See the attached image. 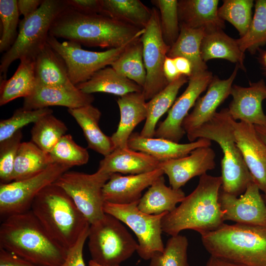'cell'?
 Here are the masks:
<instances>
[{
	"instance_id": "obj_1",
	"label": "cell",
	"mask_w": 266,
	"mask_h": 266,
	"mask_svg": "<svg viewBox=\"0 0 266 266\" xmlns=\"http://www.w3.org/2000/svg\"><path fill=\"white\" fill-rule=\"evenodd\" d=\"M144 31L99 13H84L68 6L56 18L49 34L81 45L112 49L139 39Z\"/></svg>"
},
{
	"instance_id": "obj_2",
	"label": "cell",
	"mask_w": 266,
	"mask_h": 266,
	"mask_svg": "<svg viewBox=\"0 0 266 266\" xmlns=\"http://www.w3.org/2000/svg\"><path fill=\"white\" fill-rule=\"evenodd\" d=\"M0 248L41 266H60L67 253L31 210L5 218L0 226Z\"/></svg>"
},
{
	"instance_id": "obj_3",
	"label": "cell",
	"mask_w": 266,
	"mask_h": 266,
	"mask_svg": "<svg viewBox=\"0 0 266 266\" xmlns=\"http://www.w3.org/2000/svg\"><path fill=\"white\" fill-rule=\"evenodd\" d=\"M221 176L204 174L198 186L180 204L166 213L162 220L163 232L174 236L185 230H194L200 234L214 231L224 223V212L219 197Z\"/></svg>"
},
{
	"instance_id": "obj_4",
	"label": "cell",
	"mask_w": 266,
	"mask_h": 266,
	"mask_svg": "<svg viewBox=\"0 0 266 266\" xmlns=\"http://www.w3.org/2000/svg\"><path fill=\"white\" fill-rule=\"evenodd\" d=\"M31 210L51 237L67 251L90 225L70 197L54 183L38 193Z\"/></svg>"
},
{
	"instance_id": "obj_5",
	"label": "cell",
	"mask_w": 266,
	"mask_h": 266,
	"mask_svg": "<svg viewBox=\"0 0 266 266\" xmlns=\"http://www.w3.org/2000/svg\"><path fill=\"white\" fill-rule=\"evenodd\" d=\"M234 121L228 109L223 108L187 135L190 142L204 138L218 144L224 154L221 161L222 191L238 197L253 179L235 142Z\"/></svg>"
},
{
	"instance_id": "obj_6",
	"label": "cell",
	"mask_w": 266,
	"mask_h": 266,
	"mask_svg": "<svg viewBox=\"0 0 266 266\" xmlns=\"http://www.w3.org/2000/svg\"><path fill=\"white\" fill-rule=\"evenodd\" d=\"M200 235L211 256L243 266H266V226L224 224Z\"/></svg>"
},
{
	"instance_id": "obj_7",
	"label": "cell",
	"mask_w": 266,
	"mask_h": 266,
	"mask_svg": "<svg viewBox=\"0 0 266 266\" xmlns=\"http://www.w3.org/2000/svg\"><path fill=\"white\" fill-rule=\"evenodd\" d=\"M68 6L66 0H43L35 12L20 21L15 42L0 60V80L6 79L9 67L16 60H35L47 44L54 21Z\"/></svg>"
},
{
	"instance_id": "obj_8",
	"label": "cell",
	"mask_w": 266,
	"mask_h": 266,
	"mask_svg": "<svg viewBox=\"0 0 266 266\" xmlns=\"http://www.w3.org/2000/svg\"><path fill=\"white\" fill-rule=\"evenodd\" d=\"M88 239L91 260L103 266H119L138 248V243L123 223L106 213L90 224Z\"/></svg>"
},
{
	"instance_id": "obj_9",
	"label": "cell",
	"mask_w": 266,
	"mask_h": 266,
	"mask_svg": "<svg viewBox=\"0 0 266 266\" xmlns=\"http://www.w3.org/2000/svg\"><path fill=\"white\" fill-rule=\"evenodd\" d=\"M139 201L130 204H118L104 202L103 211L128 226L138 240L136 252L144 260L163 253L165 246L162 238V220L168 212L158 215L146 214L137 207Z\"/></svg>"
},
{
	"instance_id": "obj_10",
	"label": "cell",
	"mask_w": 266,
	"mask_h": 266,
	"mask_svg": "<svg viewBox=\"0 0 266 266\" xmlns=\"http://www.w3.org/2000/svg\"><path fill=\"white\" fill-rule=\"evenodd\" d=\"M111 174L99 169L93 174L67 171L54 183L66 192L92 224L105 214L102 189Z\"/></svg>"
},
{
	"instance_id": "obj_11",
	"label": "cell",
	"mask_w": 266,
	"mask_h": 266,
	"mask_svg": "<svg viewBox=\"0 0 266 266\" xmlns=\"http://www.w3.org/2000/svg\"><path fill=\"white\" fill-rule=\"evenodd\" d=\"M47 43L64 60L69 79L75 86L87 81L95 72L111 65L130 44L104 51H91L73 41L61 42L50 34Z\"/></svg>"
},
{
	"instance_id": "obj_12",
	"label": "cell",
	"mask_w": 266,
	"mask_h": 266,
	"mask_svg": "<svg viewBox=\"0 0 266 266\" xmlns=\"http://www.w3.org/2000/svg\"><path fill=\"white\" fill-rule=\"evenodd\" d=\"M69 168L58 164H52L34 176L0 184V216L6 218L31 210L32 203L38 193L54 183Z\"/></svg>"
},
{
	"instance_id": "obj_13",
	"label": "cell",
	"mask_w": 266,
	"mask_h": 266,
	"mask_svg": "<svg viewBox=\"0 0 266 266\" xmlns=\"http://www.w3.org/2000/svg\"><path fill=\"white\" fill-rule=\"evenodd\" d=\"M140 40L143 44V59L146 78L142 93L146 100H151L169 83L163 71V66L170 48L165 42L161 31L159 11L152 9V16Z\"/></svg>"
},
{
	"instance_id": "obj_14",
	"label": "cell",
	"mask_w": 266,
	"mask_h": 266,
	"mask_svg": "<svg viewBox=\"0 0 266 266\" xmlns=\"http://www.w3.org/2000/svg\"><path fill=\"white\" fill-rule=\"evenodd\" d=\"M213 78L212 73L207 70L195 73L189 78L186 90L169 109L167 117L156 130L154 136L178 143L186 133L182 126L184 119Z\"/></svg>"
},
{
	"instance_id": "obj_15",
	"label": "cell",
	"mask_w": 266,
	"mask_h": 266,
	"mask_svg": "<svg viewBox=\"0 0 266 266\" xmlns=\"http://www.w3.org/2000/svg\"><path fill=\"white\" fill-rule=\"evenodd\" d=\"M260 191L253 180L239 197L220 191L219 201L224 212L225 221L266 226V203Z\"/></svg>"
},
{
	"instance_id": "obj_16",
	"label": "cell",
	"mask_w": 266,
	"mask_h": 266,
	"mask_svg": "<svg viewBox=\"0 0 266 266\" xmlns=\"http://www.w3.org/2000/svg\"><path fill=\"white\" fill-rule=\"evenodd\" d=\"M215 153L210 147H201L189 155L177 159L161 162L160 167L169 180L170 187L180 189L192 178L201 176L215 167Z\"/></svg>"
},
{
	"instance_id": "obj_17",
	"label": "cell",
	"mask_w": 266,
	"mask_h": 266,
	"mask_svg": "<svg viewBox=\"0 0 266 266\" xmlns=\"http://www.w3.org/2000/svg\"><path fill=\"white\" fill-rule=\"evenodd\" d=\"M236 143L254 181L266 196V145L253 124L235 121Z\"/></svg>"
},
{
	"instance_id": "obj_18",
	"label": "cell",
	"mask_w": 266,
	"mask_h": 266,
	"mask_svg": "<svg viewBox=\"0 0 266 266\" xmlns=\"http://www.w3.org/2000/svg\"><path fill=\"white\" fill-rule=\"evenodd\" d=\"M231 95L233 100L228 109L234 120L266 127V114L262 108V102L266 99V84L263 79L251 83L248 87L233 85Z\"/></svg>"
},
{
	"instance_id": "obj_19",
	"label": "cell",
	"mask_w": 266,
	"mask_h": 266,
	"mask_svg": "<svg viewBox=\"0 0 266 266\" xmlns=\"http://www.w3.org/2000/svg\"><path fill=\"white\" fill-rule=\"evenodd\" d=\"M239 66L236 65L231 75L226 79L213 77L205 95L199 98L192 111L183 120L182 126L186 133L200 127L211 120L218 106L231 95L233 83Z\"/></svg>"
},
{
	"instance_id": "obj_20",
	"label": "cell",
	"mask_w": 266,
	"mask_h": 266,
	"mask_svg": "<svg viewBox=\"0 0 266 266\" xmlns=\"http://www.w3.org/2000/svg\"><path fill=\"white\" fill-rule=\"evenodd\" d=\"M164 174L160 167L139 174L112 173L102 189L104 202L127 204L139 201L142 191Z\"/></svg>"
},
{
	"instance_id": "obj_21",
	"label": "cell",
	"mask_w": 266,
	"mask_h": 266,
	"mask_svg": "<svg viewBox=\"0 0 266 266\" xmlns=\"http://www.w3.org/2000/svg\"><path fill=\"white\" fill-rule=\"evenodd\" d=\"M211 144V141L204 138L182 144L165 138L143 137L137 133H133L128 141L130 149L146 153L160 162L186 156L197 148Z\"/></svg>"
},
{
	"instance_id": "obj_22",
	"label": "cell",
	"mask_w": 266,
	"mask_h": 266,
	"mask_svg": "<svg viewBox=\"0 0 266 266\" xmlns=\"http://www.w3.org/2000/svg\"><path fill=\"white\" fill-rule=\"evenodd\" d=\"M94 100L92 94L85 93L77 88L69 89L51 86L35 85L30 95L25 98L22 108L36 110L51 106L76 108L91 104Z\"/></svg>"
},
{
	"instance_id": "obj_23",
	"label": "cell",
	"mask_w": 266,
	"mask_h": 266,
	"mask_svg": "<svg viewBox=\"0 0 266 266\" xmlns=\"http://www.w3.org/2000/svg\"><path fill=\"white\" fill-rule=\"evenodd\" d=\"M218 0H180L178 1L180 26L203 29L206 33L222 30L224 21L218 14Z\"/></svg>"
},
{
	"instance_id": "obj_24",
	"label": "cell",
	"mask_w": 266,
	"mask_h": 266,
	"mask_svg": "<svg viewBox=\"0 0 266 266\" xmlns=\"http://www.w3.org/2000/svg\"><path fill=\"white\" fill-rule=\"evenodd\" d=\"M120 119L116 131L111 138L115 149L128 148V141L134 128L147 117V102L142 92L120 97L117 100Z\"/></svg>"
},
{
	"instance_id": "obj_25",
	"label": "cell",
	"mask_w": 266,
	"mask_h": 266,
	"mask_svg": "<svg viewBox=\"0 0 266 266\" xmlns=\"http://www.w3.org/2000/svg\"><path fill=\"white\" fill-rule=\"evenodd\" d=\"M160 163V161L146 153L128 147L118 148L100 161L98 169L110 174H139L159 168Z\"/></svg>"
},
{
	"instance_id": "obj_26",
	"label": "cell",
	"mask_w": 266,
	"mask_h": 266,
	"mask_svg": "<svg viewBox=\"0 0 266 266\" xmlns=\"http://www.w3.org/2000/svg\"><path fill=\"white\" fill-rule=\"evenodd\" d=\"M35 85L75 89L66 64L62 57L47 43L34 60Z\"/></svg>"
},
{
	"instance_id": "obj_27",
	"label": "cell",
	"mask_w": 266,
	"mask_h": 266,
	"mask_svg": "<svg viewBox=\"0 0 266 266\" xmlns=\"http://www.w3.org/2000/svg\"><path fill=\"white\" fill-rule=\"evenodd\" d=\"M67 111L82 129L88 148L104 157L115 149L111 136L105 134L99 127L101 113L98 108L91 104Z\"/></svg>"
},
{
	"instance_id": "obj_28",
	"label": "cell",
	"mask_w": 266,
	"mask_h": 266,
	"mask_svg": "<svg viewBox=\"0 0 266 266\" xmlns=\"http://www.w3.org/2000/svg\"><path fill=\"white\" fill-rule=\"evenodd\" d=\"M82 92L92 94L105 93L120 97L133 92H142L143 88L111 67H104L87 81L77 85Z\"/></svg>"
},
{
	"instance_id": "obj_29",
	"label": "cell",
	"mask_w": 266,
	"mask_h": 266,
	"mask_svg": "<svg viewBox=\"0 0 266 266\" xmlns=\"http://www.w3.org/2000/svg\"><path fill=\"white\" fill-rule=\"evenodd\" d=\"M181 189H174L165 184L163 175L158 178L141 197L137 205L142 212L158 215L173 211L185 197Z\"/></svg>"
},
{
	"instance_id": "obj_30",
	"label": "cell",
	"mask_w": 266,
	"mask_h": 266,
	"mask_svg": "<svg viewBox=\"0 0 266 266\" xmlns=\"http://www.w3.org/2000/svg\"><path fill=\"white\" fill-rule=\"evenodd\" d=\"M100 14L144 29L151 19L152 9L139 0H101Z\"/></svg>"
},
{
	"instance_id": "obj_31",
	"label": "cell",
	"mask_w": 266,
	"mask_h": 266,
	"mask_svg": "<svg viewBox=\"0 0 266 266\" xmlns=\"http://www.w3.org/2000/svg\"><path fill=\"white\" fill-rule=\"evenodd\" d=\"M201 56L206 62L213 59H223L236 63L245 69L244 53L240 49L236 39L226 34L223 30L206 33L200 46Z\"/></svg>"
},
{
	"instance_id": "obj_32",
	"label": "cell",
	"mask_w": 266,
	"mask_h": 266,
	"mask_svg": "<svg viewBox=\"0 0 266 266\" xmlns=\"http://www.w3.org/2000/svg\"><path fill=\"white\" fill-rule=\"evenodd\" d=\"M206 32L203 29H192L180 26L178 37L170 47L167 57H182L191 63L193 74L207 70V66L201 56L200 46Z\"/></svg>"
},
{
	"instance_id": "obj_33",
	"label": "cell",
	"mask_w": 266,
	"mask_h": 266,
	"mask_svg": "<svg viewBox=\"0 0 266 266\" xmlns=\"http://www.w3.org/2000/svg\"><path fill=\"white\" fill-rule=\"evenodd\" d=\"M188 80V77L181 75L147 102V117L139 133L141 136L146 137L155 136L159 120L173 105L179 89Z\"/></svg>"
},
{
	"instance_id": "obj_34",
	"label": "cell",
	"mask_w": 266,
	"mask_h": 266,
	"mask_svg": "<svg viewBox=\"0 0 266 266\" xmlns=\"http://www.w3.org/2000/svg\"><path fill=\"white\" fill-rule=\"evenodd\" d=\"M35 86L34 61L20 60L16 71L9 79L0 80V105L31 94Z\"/></svg>"
},
{
	"instance_id": "obj_35",
	"label": "cell",
	"mask_w": 266,
	"mask_h": 266,
	"mask_svg": "<svg viewBox=\"0 0 266 266\" xmlns=\"http://www.w3.org/2000/svg\"><path fill=\"white\" fill-rule=\"evenodd\" d=\"M49 154L32 141L21 143L15 159L13 181L34 176L52 164Z\"/></svg>"
},
{
	"instance_id": "obj_36",
	"label": "cell",
	"mask_w": 266,
	"mask_h": 266,
	"mask_svg": "<svg viewBox=\"0 0 266 266\" xmlns=\"http://www.w3.org/2000/svg\"><path fill=\"white\" fill-rule=\"evenodd\" d=\"M140 38L129 44L110 66L118 72L143 88L146 71L143 59V44Z\"/></svg>"
},
{
	"instance_id": "obj_37",
	"label": "cell",
	"mask_w": 266,
	"mask_h": 266,
	"mask_svg": "<svg viewBox=\"0 0 266 266\" xmlns=\"http://www.w3.org/2000/svg\"><path fill=\"white\" fill-rule=\"evenodd\" d=\"M67 131V128L63 122L52 113L48 114L33 124L31 130V141L49 153Z\"/></svg>"
},
{
	"instance_id": "obj_38",
	"label": "cell",
	"mask_w": 266,
	"mask_h": 266,
	"mask_svg": "<svg viewBox=\"0 0 266 266\" xmlns=\"http://www.w3.org/2000/svg\"><path fill=\"white\" fill-rule=\"evenodd\" d=\"M240 50L254 53L266 44V0H257L250 27L243 36L236 39Z\"/></svg>"
},
{
	"instance_id": "obj_39",
	"label": "cell",
	"mask_w": 266,
	"mask_h": 266,
	"mask_svg": "<svg viewBox=\"0 0 266 266\" xmlns=\"http://www.w3.org/2000/svg\"><path fill=\"white\" fill-rule=\"evenodd\" d=\"M49 154L52 164L69 168L85 165L89 159L87 149L78 145L69 134L64 135Z\"/></svg>"
},
{
	"instance_id": "obj_40",
	"label": "cell",
	"mask_w": 266,
	"mask_h": 266,
	"mask_svg": "<svg viewBox=\"0 0 266 266\" xmlns=\"http://www.w3.org/2000/svg\"><path fill=\"white\" fill-rule=\"evenodd\" d=\"M252 0H225L218 9L219 17L231 23L241 37L247 33L252 20Z\"/></svg>"
},
{
	"instance_id": "obj_41",
	"label": "cell",
	"mask_w": 266,
	"mask_h": 266,
	"mask_svg": "<svg viewBox=\"0 0 266 266\" xmlns=\"http://www.w3.org/2000/svg\"><path fill=\"white\" fill-rule=\"evenodd\" d=\"M20 13L17 0H0V19L2 27L0 52L8 51L15 42L18 34Z\"/></svg>"
},
{
	"instance_id": "obj_42",
	"label": "cell",
	"mask_w": 266,
	"mask_h": 266,
	"mask_svg": "<svg viewBox=\"0 0 266 266\" xmlns=\"http://www.w3.org/2000/svg\"><path fill=\"white\" fill-rule=\"evenodd\" d=\"M152 3L160 10V24L165 43L171 47L180 33L178 14V0H153Z\"/></svg>"
},
{
	"instance_id": "obj_43",
	"label": "cell",
	"mask_w": 266,
	"mask_h": 266,
	"mask_svg": "<svg viewBox=\"0 0 266 266\" xmlns=\"http://www.w3.org/2000/svg\"><path fill=\"white\" fill-rule=\"evenodd\" d=\"M52 113L53 110L49 107L36 110L22 107L16 109L10 118L0 121V142L10 138L24 127L34 124L44 115Z\"/></svg>"
},
{
	"instance_id": "obj_44",
	"label": "cell",
	"mask_w": 266,
	"mask_h": 266,
	"mask_svg": "<svg viewBox=\"0 0 266 266\" xmlns=\"http://www.w3.org/2000/svg\"><path fill=\"white\" fill-rule=\"evenodd\" d=\"M22 137L20 130L10 138L0 142V184L13 181L14 163Z\"/></svg>"
},
{
	"instance_id": "obj_45",
	"label": "cell",
	"mask_w": 266,
	"mask_h": 266,
	"mask_svg": "<svg viewBox=\"0 0 266 266\" xmlns=\"http://www.w3.org/2000/svg\"><path fill=\"white\" fill-rule=\"evenodd\" d=\"M188 240L185 235L178 234L167 240L160 255L161 266H189L187 249Z\"/></svg>"
},
{
	"instance_id": "obj_46",
	"label": "cell",
	"mask_w": 266,
	"mask_h": 266,
	"mask_svg": "<svg viewBox=\"0 0 266 266\" xmlns=\"http://www.w3.org/2000/svg\"><path fill=\"white\" fill-rule=\"evenodd\" d=\"M89 227L90 226L84 230L76 243L68 250L65 262L60 266H85L83 250L88 238Z\"/></svg>"
},
{
	"instance_id": "obj_47",
	"label": "cell",
	"mask_w": 266,
	"mask_h": 266,
	"mask_svg": "<svg viewBox=\"0 0 266 266\" xmlns=\"http://www.w3.org/2000/svg\"><path fill=\"white\" fill-rule=\"evenodd\" d=\"M69 6L87 14L100 13L101 0H66Z\"/></svg>"
},
{
	"instance_id": "obj_48",
	"label": "cell",
	"mask_w": 266,
	"mask_h": 266,
	"mask_svg": "<svg viewBox=\"0 0 266 266\" xmlns=\"http://www.w3.org/2000/svg\"><path fill=\"white\" fill-rule=\"evenodd\" d=\"M0 266H41L0 248Z\"/></svg>"
},
{
	"instance_id": "obj_49",
	"label": "cell",
	"mask_w": 266,
	"mask_h": 266,
	"mask_svg": "<svg viewBox=\"0 0 266 266\" xmlns=\"http://www.w3.org/2000/svg\"><path fill=\"white\" fill-rule=\"evenodd\" d=\"M43 0H18L17 6L20 15L27 17L35 12Z\"/></svg>"
},
{
	"instance_id": "obj_50",
	"label": "cell",
	"mask_w": 266,
	"mask_h": 266,
	"mask_svg": "<svg viewBox=\"0 0 266 266\" xmlns=\"http://www.w3.org/2000/svg\"><path fill=\"white\" fill-rule=\"evenodd\" d=\"M163 71L168 83L174 81L181 75L177 69L173 59L167 56L164 62Z\"/></svg>"
},
{
	"instance_id": "obj_51",
	"label": "cell",
	"mask_w": 266,
	"mask_h": 266,
	"mask_svg": "<svg viewBox=\"0 0 266 266\" xmlns=\"http://www.w3.org/2000/svg\"><path fill=\"white\" fill-rule=\"evenodd\" d=\"M177 69L180 74L190 78L193 75V67L191 62L186 58L177 57L173 58Z\"/></svg>"
},
{
	"instance_id": "obj_52",
	"label": "cell",
	"mask_w": 266,
	"mask_h": 266,
	"mask_svg": "<svg viewBox=\"0 0 266 266\" xmlns=\"http://www.w3.org/2000/svg\"><path fill=\"white\" fill-rule=\"evenodd\" d=\"M205 266H243L217 257L210 256Z\"/></svg>"
},
{
	"instance_id": "obj_53",
	"label": "cell",
	"mask_w": 266,
	"mask_h": 266,
	"mask_svg": "<svg viewBox=\"0 0 266 266\" xmlns=\"http://www.w3.org/2000/svg\"><path fill=\"white\" fill-rule=\"evenodd\" d=\"M254 126L258 135L266 145V127Z\"/></svg>"
},
{
	"instance_id": "obj_54",
	"label": "cell",
	"mask_w": 266,
	"mask_h": 266,
	"mask_svg": "<svg viewBox=\"0 0 266 266\" xmlns=\"http://www.w3.org/2000/svg\"><path fill=\"white\" fill-rule=\"evenodd\" d=\"M162 253H159L155 255L151 259L149 266H161L160 262V255Z\"/></svg>"
},
{
	"instance_id": "obj_55",
	"label": "cell",
	"mask_w": 266,
	"mask_h": 266,
	"mask_svg": "<svg viewBox=\"0 0 266 266\" xmlns=\"http://www.w3.org/2000/svg\"><path fill=\"white\" fill-rule=\"evenodd\" d=\"M88 266H103L100 265L98 264L97 263H95L92 260H91L88 263Z\"/></svg>"
},
{
	"instance_id": "obj_56",
	"label": "cell",
	"mask_w": 266,
	"mask_h": 266,
	"mask_svg": "<svg viewBox=\"0 0 266 266\" xmlns=\"http://www.w3.org/2000/svg\"><path fill=\"white\" fill-rule=\"evenodd\" d=\"M262 61L265 67L266 68V52L263 55Z\"/></svg>"
},
{
	"instance_id": "obj_57",
	"label": "cell",
	"mask_w": 266,
	"mask_h": 266,
	"mask_svg": "<svg viewBox=\"0 0 266 266\" xmlns=\"http://www.w3.org/2000/svg\"><path fill=\"white\" fill-rule=\"evenodd\" d=\"M264 199L265 201V202H266V196H265V195H264Z\"/></svg>"
}]
</instances>
